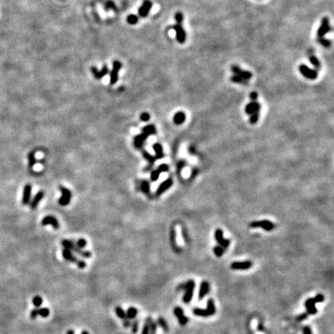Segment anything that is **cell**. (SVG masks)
Returning a JSON list of instances; mask_svg holds the SVG:
<instances>
[{
  "mask_svg": "<svg viewBox=\"0 0 334 334\" xmlns=\"http://www.w3.org/2000/svg\"><path fill=\"white\" fill-rule=\"evenodd\" d=\"M61 244H62V246L64 248L69 249L72 252H74V253H77L79 255H81V257L85 258H89L91 257V252L88 251H84L82 248H81L77 247V245L75 244V243H74V241L65 239V240L61 241Z\"/></svg>",
  "mask_w": 334,
  "mask_h": 334,
  "instance_id": "6da1fadb",
  "label": "cell"
},
{
  "mask_svg": "<svg viewBox=\"0 0 334 334\" xmlns=\"http://www.w3.org/2000/svg\"><path fill=\"white\" fill-rule=\"evenodd\" d=\"M194 288L195 282L193 280H190L187 282H186V283L179 286L177 289H180V290L183 289V290H185V294L183 298V301L184 302V303L188 304L192 300L193 296V292H194Z\"/></svg>",
  "mask_w": 334,
  "mask_h": 334,
  "instance_id": "7a4b0ae2",
  "label": "cell"
},
{
  "mask_svg": "<svg viewBox=\"0 0 334 334\" xmlns=\"http://www.w3.org/2000/svg\"><path fill=\"white\" fill-rule=\"evenodd\" d=\"M122 64L119 61H114L112 64V69L110 72V84H116L118 80V73L121 70Z\"/></svg>",
  "mask_w": 334,
  "mask_h": 334,
  "instance_id": "3957f363",
  "label": "cell"
},
{
  "mask_svg": "<svg viewBox=\"0 0 334 334\" xmlns=\"http://www.w3.org/2000/svg\"><path fill=\"white\" fill-rule=\"evenodd\" d=\"M299 71L305 77L310 80H315L318 77V72L316 70L311 69L306 64H301L299 66Z\"/></svg>",
  "mask_w": 334,
  "mask_h": 334,
  "instance_id": "277c9868",
  "label": "cell"
},
{
  "mask_svg": "<svg viewBox=\"0 0 334 334\" xmlns=\"http://www.w3.org/2000/svg\"><path fill=\"white\" fill-rule=\"evenodd\" d=\"M250 227L255 228V227H262L266 231H271L275 227V224L270 220H263L258 221H253L250 223Z\"/></svg>",
  "mask_w": 334,
  "mask_h": 334,
  "instance_id": "5b68a950",
  "label": "cell"
},
{
  "mask_svg": "<svg viewBox=\"0 0 334 334\" xmlns=\"http://www.w3.org/2000/svg\"><path fill=\"white\" fill-rule=\"evenodd\" d=\"M173 29L176 32V40L178 41L180 44H184L186 40V33L183 29L182 24L176 23L173 26Z\"/></svg>",
  "mask_w": 334,
  "mask_h": 334,
  "instance_id": "8992f818",
  "label": "cell"
},
{
  "mask_svg": "<svg viewBox=\"0 0 334 334\" xmlns=\"http://www.w3.org/2000/svg\"><path fill=\"white\" fill-rule=\"evenodd\" d=\"M60 190L61 192V197L59 199V203L61 206H67L70 203L71 200V193L70 190H68L66 187L61 186H60Z\"/></svg>",
  "mask_w": 334,
  "mask_h": 334,
  "instance_id": "52a82bcc",
  "label": "cell"
},
{
  "mask_svg": "<svg viewBox=\"0 0 334 334\" xmlns=\"http://www.w3.org/2000/svg\"><path fill=\"white\" fill-rule=\"evenodd\" d=\"M153 8V2L150 0H144L141 6L139 9V15L142 18H146L149 14L150 10Z\"/></svg>",
  "mask_w": 334,
  "mask_h": 334,
  "instance_id": "ba28073f",
  "label": "cell"
},
{
  "mask_svg": "<svg viewBox=\"0 0 334 334\" xmlns=\"http://www.w3.org/2000/svg\"><path fill=\"white\" fill-rule=\"evenodd\" d=\"M330 30H331V27H330V25H329V18H327V17H324V18L322 19L320 26H319V28L318 29V31H317L318 37H323L324 36L326 35V33H328Z\"/></svg>",
  "mask_w": 334,
  "mask_h": 334,
  "instance_id": "9c48e42d",
  "label": "cell"
},
{
  "mask_svg": "<svg viewBox=\"0 0 334 334\" xmlns=\"http://www.w3.org/2000/svg\"><path fill=\"white\" fill-rule=\"evenodd\" d=\"M223 230H222L221 229L218 228L215 230V233H214L215 240L218 242L219 245H220L221 247H223V248L226 249L227 247H228L229 245H230V240H228V239H225L224 237H223Z\"/></svg>",
  "mask_w": 334,
  "mask_h": 334,
  "instance_id": "30bf717a",
  "label": "cell"
},
{
  "mask_svg": "<svg viewBox=\"0 0 334 334\" xmlns=\"http://www.w3.org/2000/svg\"><path fill=\"white\" fill-rule=\"evenodd\" d=\"M91 71L95 79L100 80L103 77L107 75V74H108V71H108V67H107V64H104V65H103L101 71H99V70L97 69L96 67H91Z\"/></svg>",
  "mask_w": 334,
  "mask_h": 334,
  "instance_id": "8fae6325",
  "label": "cell"
},
{
  "mask_svg": "<svg viewBox=\"0 0 334 334\" xmlns=\"http://www.w3.org/2000/svg\"><path fill=\"white\" fill-rule=\"evenodd\" d=\"M231 71L234 73V74H237L239 75L240 77H241L243 79L246 80V81H248L252 77V74L251 72L248 71H243L237 65H233L231 67Z\"/></svg>",
  "mask_w": 334,
  "mask_h": 334,
  "instance_id": "7c38bea8",
  "label": "cell"
},
{
  "mask_svg": "<svg viewBox=\"0 0 334 334\" xmlns=\"http://www.w3.org/2000/svg\"><path fill=\"white\" fill-rule=\"evenodd\" d=\"M261 110V104L257 101H251L245 107V113L247 114H252L253 113H259Z\"/></svg>",
  "mask_w": 334,
  "mask_h": 334,
  "instance_id": "4fadbf2b",
  "label": "cell"
},
{
  "mask_svg": "<svg viewBox=\"0 0 334 334\" xmlns=\"http://www.w3.org/2000/svg\"><path fill=\"white\" fill-rule=\"evenodd\" d=\"M252 266V262L250 261L245 262H234L231 264L230 268L234 270H246Z\"/></svg>",
  "mask_w": 334,
  "mask_h": 334,
  "instance_id": "5bb4252c",
  "label": "cell"
},
{
  "mask_svg": "<svg viewBox=\"0 0 334 334\" xmlns=\"http://www.w3.org/2000/svg\"><path fill=\"white\" fill-rule=\"evenodd\" d=\"M172 185H173V180H172L171 178H168L162 183H160L158 189L156 190V196H160L161 194H163L166 190H169L171 187Z\"/></svg>",
  "mask_w": 334,
  "mask_h": 334,
  "instance_id": "9a60e30c",
  "label": "cell"
},
{
  "mask_svg": "<svg viewBox=\"0 0 334 334\" xmlns=\"http://www.w3.org/2000/svg\"><path fill=\"white\" fill-rule=\"evenodd\" d=\"M173 312H174L175 316L178 319L180 324H181L182 326H184L188 322V318L184 315V312H183V309L181 307H176Z\"/></svg>",
  "mask_w": 334,
  "mask_h": 334,
  "instance_id": "2e32d148",
  "label": "cell"
},
{
  "mask_svg": "<svg viewBox=\"0 0 334 334\" xmlns=\"http://www.w3.org/2000/svg\"><path fill=\"white\" fill-rule=\"evenodd\" d=\"M31 193H32V186L30 184H26L24 186L23 193V204L27 205L30 203L31 198Z\"/></svg>",
  "mask_w": 334,
  "mask_h": 334,
  "instance_id": "e0dca14e",
  "label": "cell"
},
{
  "mask_svg": "<svg viewBox=\"0 0 334 334\" xmlns=\"http://www.w3.org/2000/svg\"><path fill=\"white\" fill-rule=\"evenodd\" d=\"M42 225H51L54 229H58L60 227L58 220L54 216H47L42 220Z\"/></svg>",
  "mask_w": 334,
  "mask_h": 334,
  "instance_id": "ac0fdd59",
  "label": "cell"
},
{
  "mask_svg": "<svg viewBox=\"0 0 334 334\" xmlns=\"http://www.w3.org/2000/svg\"><path fill=\"white\" fill-rule=\"evenodd\" d=\"M316 303L314 299H308L305 302V306L307 310V313L309 315H314L317 312V309L316 307Z\"/></svg>",
  "mask_w": 334,
  "mask_h": 334,
  "instance_id": "d6986e66",
  "label": "cell"
},
{
  "mask_svg": "<svg viewBox=\"0 0 334 334\" xmlns=\"http://www.w3.org/2000/svg\"><path fill=\"white\" fill-rule=\"evenodd\" d=\"M149 136L147 135L144 134V133L142 132L141 134L135 136L134 138V146L135 148L140 149L142 147L143 144H144L145 141H146L147 139H148Z\"/></svg>",
  "mask_w": 334,
  "mask_h": 334,
  "instance_id": "ffe728a7",
  "label": "cell"
},
{
  "mask_svg": "<svg viewBox=\"0 0 334 334\" xmlns=\"http://www.w3.org/2000/svg\"><path fill=\"white\" fill-rule=\"evenodd\" d=\"M62 255L65 260L68 261V262H72V263L77 264V262H78V260H79V259H77V258L74 256L73 252L71 251H70L69 249H67V248L63 249Z\"/></svg>",
  "mask_w": 334,
  "mask_h": 334,
  "instance_id": "44dd1931",
  "label": "cell"
},
{
  "mask_svg": "<svg viewBox=\"0 0 334 334\" xmlns=\"http://www.w3.org/2000/svg\"><path fill=\"white\" fill-rule=\"evenodd\" d=\"M209 289H210V285H209L208 282H206V281H203V282L201 283V285H200V291H199V294H198L199 300H202V299L206 296V295L208 293Z\"/></svg>",
  "mask_w": 334,
  "mask_h": 334,
  "instance_id": "7402d4cb",
  "label": "cell"
},
{
  "mask_svg": "<svg viewBox=\"0 0 334 334\" xmlns=\"http://www.w3.org/2000/svg\"><path fill=\"white\" fill-rule=\"evenodd\" d=\"M44 192L43 191L38 192V193L35 195V196H34V198L32 200V201H31L30 208L33 209V210L37 208V206H38L39 203H40V202L41 200H42V199L44 198Z\"/></svg>",
  "mask_w": 334,
  "mask_h": 334,
  "instance_id": "603a6c76",
  "label": "cell"
},
{
  "mask_svg": "<svg viewBox=\"0 0 334 334\" xmlns=\"http://www.w3.org/2000/svg\"><path fill=\"white\" fill-rule=\"evenodd\" d=\"M153 148L156 153V159H163L164 157V153L163 151V146L160 143H155Z\"/></svg>",
  "mask_w": 334,
  "mask_h": 334,
  "instance_id": "cb8c5ba5",
  "label": "cell"
},
{
  "mask_svg": "<svg viewBox=\"0 0 334 334\" xmlns=\"http://www.w3.org/2000/svg\"><path fill=\"white\" fill-rule=\"evenodd\" d=\"M185 120H186V114L182 111H179V112L176 113L174 117H173V121L177 125L183 124Z\"/></svg>",
  "mask_w": 334,
  "mask_h": 334,
  "instance_id": "d4e9b609",
  "label": "cell"
},
{
  "mask_svg": "<svg viewBox=\"0 0 334 334\" xmlns=\"http://www.w3.org/2000/svg\"><path fill=\"white\" fill-rule=\"evenodd\" d=\"M142 133L147 135L149 137V135H154L156 133V127L153 125H149L145 126L142 128Z\"/></svg>",
  "mask_w": 334,
  "mask_h": 334,
  "instance_id": "484cf974",
  "label": "cell"
},
{
  "mask_svg": "<svg viewBox=\"0 0 334 334\" xmlns=\"http://www.w3.org/2000/svg\"><path fill=\"white\" fill-rule=\"evenodd\" d=\"M193 313L197 316H200V317H207V316H210L207 312V309H200V308H195L193 310Z\"/></svg>",
  "mask_w": 334,
  "mask_h": 334,
  "instance_id": "4316f807",
  "label": "cell"
},
{
  "mask_svg": "<svg viewBox=\"0 0 334 334\" xmlns=\"http://www.w3.org/2000/svg\"><path fill=\"white\" fill-rule=\"evenodd\" d=\"M207 310L208 312L209 316H213V314L216 312V308H215L214 302L212 299H209L207 301Z\"/></svg>",
  "mask_w": 334,
  "mask_h": 334,
  "instance_id": "83f0119b",
  "label": "cell"
},
{
  "mask_svg": "<svg viewBox=\"0 0 334 334\" xmlns=\"http://www.w3.org/2000/svg\"><path fill=\"white\" fill-rule=\"evenodd\" d=\"M126 313V316L127 318H128L129 319H133L137 316V314H138V310L137 309H135V307H129Z\"/></svg>",
  "mask_w": 334,
  "mask_h": 334,
  "instance_id": "f1b7e54d",
  "label": "cell"
},
{
  "mask_svg": "<svg viewBox=\"0 0 334 334\" xmlns=\"http://www.w3.org/2000/svg\"><path fill=\"white\" fill-rule=\"evenodd\" d=\"M141 190L146 195L149 196L150 194V184L147 180H143L141 183Z\"/></svg>",
  "mask_w": 334,
  "mask_h": 334,
  "instance_id": "f546056e",
  "label": "cell"
},
{
  "mask_svg": "<svg viewBox=\"0 0 334 334\" xmlns=\"http://www.w3.org/2000/svg\"><path fill=\"white\" fill-rule=\"evenodd\" d=\"M152 321H153V319L150 316L146 318V322H145L144 326H143L142 330V334H149V326Z\"/></svg>",
  "mask_w": 334,
  "mask_h": 334,
  "instance_id": "4dcf8cb0",
  "label": "cell"
},
{
  "mask_svg": "<svg viewBox=\"0 0 334 334\" xmlns=\"http://www.w3.org/2000/svg\"><path fill=\"white\" fill-rule=\"evenodd\" d=\"M157 322H158V324L160 325V327H161L165 332H168L169 331L168 323H167V322H166V320L164 319V318L162 317V316H160V317L158 318V319H157Z\"/></svg>",
  "mask_w": 334,
  "mask_h": 334,
  "instance_id": "1f68e13d",
  "label": "cell"
},
{
  "mask_svg": "<svg viewBox=\"0 0 334 334\" xmlns=\"http://www.w3.org/2000/svg\"><path fill=\"white\" fill-rule=\"evenodd\" d=\"M230 81L234 83H236V84H247L248 81L243 79L241 77H240L239 75L237 74H234L231 77H230Z\"/></svg>",
  "mask_w": 334,
  "mask_h": 334,
  "instance_id": "d6a6232c",
  "label": "cell"
},
{
  "mask_svg": "<svg viewBox=\"0 0 334 334\" xmlns=\"http://www.w3.org/2000/svg\"><path fill=\"white\" fill-rule=\"evenodd\" d=\"M309 61H310L311 64H312V65L314 66V67H316V69L319 70L321 68V64L320 62H319V59L317 58V57H316V56H314V55H311L310 57H309Z\"/></svg>",
  "mask_w": 334,
  "mask_h": 334,
  "instance_id": "836d02e7",
  "label": "cell"
},
{
  "mask_svg": "<svg viewBox=\"0 0 334 334\" xmlns=\"http://www.w3.org/2000/svg\"><path fill=\"white\" fill-rule=\"evenodd\" d=\"M176 230H175V228H172L171 231H170V241H171L172 246H173V248L175 249V250H176V249L178 248H177V245H176Z\"/></svg>",
  "mask_w": 334,
  "mask_h": 334,
  "instance_id": "e575fe53",
  "label": "cell"
},
{
  "mask_svg": "<svg viewBox=\"0 0 334 334\" xmlns=\"http://www.w3.org/2000/svg\"><path fill=\"white\" fill-rule=\"evenodd\" d=\"M139 22V17L135 14H130L127 17V23L130 25H135Z\"/></svg>",
  "mask_w": 334,
  "mask_h": 334,
  "instance_id": "d590c367",
  "label": "cell"
},
{
  "mask_svg": "<svg viewBox=\"0 0 334 334\" xmlns=\"http://www.w3.org/2000/svg\"><path fill=\"white\" fill-rule=\"evenodd\" d=\"M115 313L116 315H117L118 317L120 318V319H122V320L125 319V318H127L125 312V311L123 310L122 308L120 307V306H116L115 307Z\"/></svg>",
  "mask_w": 334,
  "mask_h": 334,
  "instance_id": "8d00e7d4",
  "label": "cell"
},
{
  "mask_svg": "<svg viewBox=\"0 0 334 334\" xmlns=\"http://www.w3.org/2000/svg\"><path fill=\"white\" fill-rule=\"evenodd\" d=\"M142 156L143 157H144V158L146 159V160H147V161H148L151 165H153V163H155V161H156V157L152 156V155L149 154L148 152L145 151V150L142 152Z\"/></svg>",
  "mask_w": 334,
  "mask_h": 334,
  "instance_id": "74e56055",
  "label": "cell"
},
{
  "mask_svg": "<svg viewBox=\"0 0 334 334\" xmlns=\"http://www.w3.org/2000/svg\"><path fill=\"white\" fill-rule=\"evenodd\" d=\"M225 248H223V247H221L220 245H217V246H215L213 248V252H214L215 255L217 257H221L222 255L224 253Z\"/></svg>",
  "mask_w": 334,
  "mask_h": 334,
  "instance_id": "f35d334b",
  "label": "cell"
},
{
  "mask_svg": "<svg viewBox=\"0 0 334 334\" xmlns=\"http://www.w3.org/2000/svg\"><path fill=\"white\" fill-rule=\"evenodd\" d=\"M37 313H38V316L46 318L50 315V310L47 308H41V309L37 308Z\"/></svg>",
  "mask_w": 334,
  "mask_h": 334,
  "instance_id": "ab89813d",
  "label": "cell"
},
{
  "mask_svg": "<svg viewBox=\"0 0 334 334\" xmlns=\"http://www.w3.org/2000/svg\"><path fill=\"white\" fill-rule=\"evenodd\" d=\"M318 42L325 47H329L332 44V42L329 40L324 38V37H318Z\"/></svg>",
  "mask_w": 334,
  "mask_h": 334,
  "instance_id": "60d3db41",
  "label": "cell"
},
{
  "mask_svg": "<svg viewBox=\"0 0 334 334\" xmlns=\"http://www.w3.org/2000/svg\"><path fill=\"white\" fill-rule=\"evenodd\" d=\"M28 159H29V166H30V168H32L33 166L37 163V160H36L35 159V153H34L33 152L30 153L28 156Z\"/></svg>",
  "mask_w": 334,
  "mask_h": 334,
  "instance_id": "b9f144b4",
  "label": "cell"
},
{
  "mask_svg": "<svg viewBox=\"0 0 334 334\" xmlns=\"http://www.w3.org/2000/svg\"><path fill=\"white\" fill-rule=\"evenodd\" d=\"M104 9H105L106 10H109V9L116 10V5L114 2H112L111 0H107V2H105V4H104Z\"/></svg>",
  "mask_w": 334,
  "mask_h": 334,
  "instance_id": "7bdbcfd3",
  "label": "cell"
},
{
  "mask_svg": "<svg viewBox=\"0 0 334 334\" xmlns=\"http://www.w3.org/2000/svg\"><path fill=\"white\" fill-rule=\"evenodd\" d=\"M139 324V319H135V320H133L132 322L131 327H132V332L133 333H136V332H138Z\"/></svg>",
  "mask_w": 334,
  "mask_h": 334,
  "instance_id": "ee69618b",
  "label": "cell"
},
{
  "mask_svg": "<svg viewBox=\"0 0 334 334\" xmlns=\"http://www.w3.org/2000/svg\"><path fill=\"white\" fill-rule=\"evenodd\" d=\"M33 305L36 306V307L39 308L43 303L42 298L39 296H35V297L33 298Z\"/></svg>",
  "mask_w": 334,
  "mask_h": 334,
  "instance_id": "f6af8a7d",
  "label": "cell"
},
{
  "mask_svg": "<svg viewBox=\"0 0 334 334\" xmlns=\"http://www.w3.org/2000/svg\"><path fill=\"white\" fill-rule=\"evenodd\" d=\"M74 243H75V244L77 245L78 248H84L86 245H87V241L84 238H80L78 239V240L76 241H74Z\"/></svg>",
  "mask_w": 334,
  "mask_h": 334,
  "instance_id": "bcb514c9",
  "label": "cell"
},
{
  "mask_svg": "<svg viewBox=\"0 0 334 334\" xmlns=\"http://www.w3.org/2000/svg\"><path fill=\"white\" fill-rule=\"evenodd\" d=\"M157 331V322L156 321H152L149 326V334H156Z\"/></svg>",
  "mask_w": 334,
  "mask_h": 334,
  "instance_id": "7dc6e473",
  "label": "cell"
},
{
  "mask_svg": "<svg viewBox=\"0 0 334 334\" xmlns=\"http://www.w3.org/2000/svg\"><path fill=\"white\" fill-rule=\"evenodd\" d=\"M175 19H176V23L182 24V23H183V13H182V12H176V13L175 14Z\"/></svg>",
  "mask_w": 334,
  "mask_h": 334,
  "instance_id": "c3c4849f",
  "label": "cell"
},
{
  "mask_svg": "<svg viewBox=\"0 0 334 334\" xmlns=\"http://www.w3.org/2000/svg\"><path fill=\"white\" fill-rule=\"evenodd\" d=\"M160 171H159L158 170H153V172H152L151 173V180L152 181H156V180H158L159 177H160Z\"/></svg>",
  "mask_w": 334,
  "mask_h": 334,
  "instance_id": "681fc988",
  "label": "cell"
},
{
  "mask_svg": "<svg viewBox=\"0 0 334 334\" xmlns=\"http://www.w3.org/2000/svg\"><path fill=\"white\" fill-rule=\"evenodd\" d=\"M259 118V113H253L252 114H251L250 118V122L251 124H255L257 122Z\"/></svg>",
  "mask_w": 334,
  "mask_h": 334,
  "instance_id": "f907efd6",
  "label": "cell"
},
{
  "mask_svg": "<svg viewBox=\"0 0 334 334\" xmlns=\"http://www.w3.org/2000/svg\"><path fill=\"white\" fill-rule=\"evenodd\" d=\"M169 170H170V167H169V166L167 164H161L159 166L158 170L160 171V173L169 171Z\"/></svg>",
  "mask_w": 334,
  "mask_h": 334,
  "instance_id": "816d5d0a",
  "label": "cell"
},
{
  "mask_svg": "<svg viewBox=\"0 0 334 334\" xmlns=\"http://www.w3.org/2000/svg\"><path fill=\"white\" fill-rule=\"evenodd\" d=\"M150 118V115L149 113L144 112L140 115V119L142 121H148Z\"/></svg>",
  "mask_w": 334,
  "mask_h": 334,
  "instance_id": "f5cc1de1",
  "label": "cell"
},
{
  "mask_svg": "<svg viewBox=\"0 0 334 334\" xmlns=\"http://www.w3.org/2000/svg\"><path fill=\"white\" fill-rule=\"evenodd\" d=\"M308 316H309V314H308L307 312H304V313L300 314L299 316H298L297 317H296V320H297V321H302V320H304V319H307Z\"/></svg>",
  "mask_w": 334,
  "mask_h": 334,
  "instance_id": "db71d44e",
  "label": "cell"
},
{
  "mask_svg": "<svg viewBox=\"0 0 334 334\" xmlns=\"http://www.w3.org/2000/svg\"><path fill=\"white\" fill-rule=\"evenodd\" d=\"M314 300H315V302H322L324 301V296L323 295H322V294H318V295H316V296H315V298H314Z\"/></svg>",
  "mask_w": 334,
  "mask_h": 334,
  "instance_id": "11a10c76",
  "label": "cell"
},
{
  "mask_svg": "<svg viewBox=\"0 0 334 334\" xmlns=\"http://www.w3.org/2000/svg\"><path fill=\"white\" fill-rule=\"evenodd\" d=\"M131 319H129L128 318H125V319H123V326L125 328H128L131 326Z\"/></svg>",
  "mask_w": 334,
  "mask_h": 334,
  "instance_id": "9f6ffc18",
  "label": "cell"
},
{
  "mask_svg": "<svg viewBox=\"0 0 334 334\" xmlns=\"http://www.w3.org/2000/svg\"><path fill=\"white\" fill-rule=\"evenodd\" d=\"M77 267L79 268V269H84V268H86V266H87V264H86V262H84V261L78 260V262H77Z\"/></svg>",
  "mask_w": 334,
  "mask_h": 334,
  "instance_id": "6f0895ef",
  "label": "cell"
},
{
  "mask_svg": "<svg viewBox=\"0 0 334 334\" xmlns=\"http://www.w3.org/2000/svg\"><path fill=\"white\" fill-rule=\"evenodd\" d=\"M302 332H303V334H312V329H311L310 326H304L303 329H302Z\"/></svg>",
  "mask_w": 334,
  "mask_h": 334,
  "instance_id": "680465c9",
  "label": "cell"
},
{
  "mask_svg": "<svg viewBox=\"0 0 334 334\" xmlns=\"http://www.w3.org/2000/svg\"><path fill=\"white\" fill-rule=\"evenodd\" d=\"M185 165H186V163H185L184 161H183V160L179 162L178 164H177V172H178V173L181 171V170L184 167Z\"/></svg>",
  "mask_w": 334,
  "mask_h": 334,
  "instance_id": "91938a15",
  "label": "cell"
},
{
  "mask_svg": "<svg viewBox=\"0 0 334 334\" xmlns=\"http://www.w3.org/2000/svg\"><path fill=\"white\" fill-rule=\"evenodd\" d=\"M37 316H38V313H37V308H36V309H33V310L31 311L30 318L31 319H34L37 317Z\"/></svg>",
  "mask_w": 334,
  "mask_h": 334,
  "instance_id": "94428289",
  "label": "cell"
},
{
  "mask_svg": "<svg viewBox=\"0 0 334 334\" xmlns=\"http://www.w3.org/2000/svg\"><path fill=\"white\" fill-rule=\"evenodd\" d=\"M250 97H251V101H256V100H257V98H258L257 92H255V91H252V92L250 94Z\"/></svg>",
  "mask_w": 334,
  "mask_h": 334,
  "instance_id": "6125c7cd",
  "label": "cell"
},
{
  "mask_svg": "<svg viewBox=\"0 0 334 334\" xmlns=\"http://www.w3.org/2000/svg\"><path fill=\"white\" fill-rule=\"evenodd\" d=\"M258 331H263L264 330V327H263V326H262V323L258 324Z\"/></svg>",
  "mask_w": 334,
  "mask_h": 334,
  "instance_id": "be15d7a7",
  "label": "cell"
},
{
  "mask_svg": "<svg viewBox=\"0 0 334 334\" xmlns=\"http://www.w3.org/2000/svg\"><path fill=\"white\" fill-rule=\"evenodd\" d=\"M67 334H75V332L73 329H69V330L67 332Z\"/></svg>",
  "mask_w": 334,
  "mask_h": 334,
  "instance_id": "e7e4bbea",
  "label": "cell"
},
{
  "mask_svg": "<svg viewBox=\"0 0 334 334\" xmlns=\"http://www.w3.org/2000/svg\"><path fill=\"white\" fill-rule=\"evenodd\" d=\"M81 334H89V333H88V332H87V331H83L82 333H81Z\"/></svg>",
  "mask_w": 334,
  "mask_h": 334,
  "instance_id": "03108f58",
  "label": "cell"
}]
</instances>
